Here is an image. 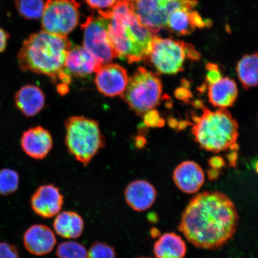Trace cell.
<instances>
[{"label":"cell","mask_w":258,"mask_h":258,"mask_svg":"<svg viewBox=\"0 0 258 258\" xmlns=\"http://www.w3.org/2000/svg\"><path fill=\"white\" fill-rule=\"evenodd\" d=\"M234 203L224 193H199L183 212L179 230L194 246L215 250L234 236L238 225Z\"/></svg>","instance_id":"1"},{"label":"cell","mask_w":258,"mask_h":258,"mask_svg":"<svg viewBox=\"0 0 258 258\" xmlns=\"http://www.w3.org/2000/svg\"><path fill=\"white\" fill-rule=\"evenodd\" d=\"M99 14L108 19L109 38L117 57L128 63L147 59L157 35L141 24L133 3L118 1Z\"/></svg>","instance_id":"2"},{"label":"cell","mask_w":258,"mask_h":258,"mask_svg":"<svg viewBox=\"0 0 258 258\" xmlns=\"http://www.w3.org/2000/svg\"><path fill=\"white\" fill-rule=\"evenodd\" d=\"M73 45L67 37L41 31L26 39L19 51V67L25 72L45 75L56 82L64 70V64Z\"/></svg>","instance_id":"3"},{"label":"cell","mask_w":258,"mask_h":258,"mask_svg":"<svg viewBox=\"0 0 258 258\" xmlns=\"http://www.w3.org/2000/svg\"><path fill=\"white\" fill-rule=\"evenodd\" d=\"M202 109L201 117L193 118L191 132L196 143L202 149L215 153L230 149L238 137L236 120L226 109L212 111L205 106Z\"/></svg>","instance_id":"4"},{"label":"cell","mask_w":258,"mask_h":258,"mask_svg":"<svg viewBox=\"0 0 258 258\" xmlns=\"http://www.w3.org/2000/svg\"><path fill=\"white\" fill-rule=\"evenodd\" d=\"M66 128L68 150L79 162L88 165L105 144L98 122L74 116L66 121Z\"/></svg>","instance_id":"5"},{"label":"cell","mask_w":258,"mask_h":258,"mask_svg":"<svg viewBox=\"0 0 258 258\" xmlns=\"http://www.w3.org/2000/svg\"><path fill=\"white\" fill-rule=\"evenodd\" d=\"M162 92V83L158 74L140 67L128 79L121 96L132 110L142 116L159 105Z\"/></svg>","instance_id":"6"},{"label":"cell","mask_w":258,"mask_h":258,"mask_svg":"<svg viewBox=\"0 0 258 258\" xmlns=\"http://www.w3.org/2000/svg\"><path fill=\"white\" fill-rule=\"evenodd\" d=\"M197 5L196 0H138L134 4L141 24L156 34L166 27L170 15L176 9H194Z\"/></svg>","instance_id":"7"},{"label":"cell","mask_w":258,"mask_h":258,"mask_svg":"<svg viewBox=\"0 0 258 258\" xmlns=\"http://www.w3.org/2000/svg\"><path fill=\"white\" fill-rule=\"evenodd\" d=\"M79 7L75 0H47L41 21L44 31L67 37L79 23Z\"/></svg>","instance_id":"8"},{"label":"cell","mask_w":258,"mask_h":258,"mask_svg":"<svg viewBox=\"0 0 258 258\" xmlns=\"http://www.w3.org/2000/svg\"><path fill=\"white\" fill-rule=\"evenodd\" d=\"M109 22L101 15L90 16L82 25L83 47L102 64L109 63L117 57L108 31Z\"/></svg>","instance_id":"9"},{"label":"cell","mask_w":258,"mask_h":258,"mask_svg":"<svg viewBox=\"0 0 258 258\" xmlns=\"http://www.w3.org/2000/svg\"><path fill=\"white\" fill-rule=\"evenodd\" d=\"M189 44L182 41L156 36L147 59L158 72L176 74L183 70Z\"/></svg>","instance_id":"10"},{"label":"cell","mask_w":258,"mask_h":258,"mask_svg":"<svg viewBox=\"0 0 258 258\" xmlns=\"http://www.w3.org/2000/svg\"><path fill=\"white\" fill-rule=\"evenodd\" d=\"M126 70L120 64L108 63L102 66L96 72L95 80L97 89L102 95L108 97L121 95L128 84Z\"/></svg>","instance_id":"11"},{"label":"cell","mask_w":258,"mask_h":258,"mask_svg":"<svg viewBox=\"0 0 258 258\" xmlns=\"http://www.w3.org/2000/svg\"><path fill=\"white\" fill-rule=\"evenodd\" d=\"M64 197L59 188L53 184L38 187L31 199V206L37 215L51 218L59 214L62 210Z\"/></svg>","instance_id":"12"},{"label":"cell","mask_w":258,"mask_h":258,"mask_svg":"<svg viewBox=\"0 0 258 258\" xmlns=\"http://www.w3.org/2000/svg\"><path fill=\"white\" fill-rule=\"evenodd\" d=\"M24 246L29 252L35 256L50 253L56 244L54 232L47 226L35 224L29 228L24 235Z\"/></svg>","instance_id":"13"},{"label":"cell","mask_w":258,"mask_h":258,"mask_svg":"<svg viewBox=\"0 0 258 258\" xmlns=\"http://www.w3.org/2000/svg\"><path fill=\"white\" fill-rule=\"evenodd\" d=\"M21 147L26 154L33 159H43L53 147L49 132L41 126L29 128L21 137Z\"/></svg>","instance_id":"14"},{"label":"cell","mask_w":258,"mask_h":258,"mask_svg":"<svg viewBox=\"0 0 258 258\" xmlns=\"http://www.w3.org/2000/svg\"><path fill=\"white\" fill-rule=\"evenodd\" d=\"M102 64L83 47L73 46L66 61L64 69L71 76L85 77L95 73Z\"/></svg>","instance_id":"15"},{"label":"cell","mask_w":258,"mask_h":258,"mask_svg":"<svg viewBox=\"0 0 258 258\" xmlns=\"http://www.w3.org/2000/svg\"><path fill=\"white\" fill-rule=\"evenodd\" d=\"M124 198L129 207L137 212H144L152 207L156 202V189L146 180H135L125 188Z\"/></svg>","instance_id":"16"},{"label":"cell","mask_w":258,"mask_h":258,"mask_svg":"<svg viewBox=\"0 0 258 258\" xmlns=\"http://www.w3.org/2000/svg\"><path fill=\"white\" fill-rule=\"evenodd\" d=\"M177 188L187 194L198 192L205 182V174L198 163L186 161L179 164L173 174Z\"/></svg>","instance_id":"17"},{"label":"cell","mask_w":258,"mask_h":258,"mask_svg":"<svg viewBox=\"0 0 258 258\" xmlns=\"http://www.w3.org/2000/svg\"><path fill=\"white\" fill-rule=\"evenodd\" d=\"M15 104L22 114L33 117L39 113L45 105V96L42 90L34 85H26L15 95Z\"/></svg>","instance_id":"18"},{"label":"cell","mask_w":258,"mask_h":258,"mask_svg":"<svg viewBox=\"0 0 258 258\" xmlns=\"http://www.w3.org/2000/svg\"><path fill=\"white\" fill-rule=\"evenodd\" d=\"M238 96L236 83L233 79L225 77L209 87L210 103L215 106L225 109L233 106Z\"/></svg>","instance_id":"19"},{"label":"cell","mask_w":258,"mask_h":258,"mask_svg":"<svg viewBox=\"0 0 258 258\" xmlns=\"http://www.w3.org/2000/svg\"><path fill=\"white\" fill-rule=\"evenodd\" d=\"M53 228L56 233L61 237L72 239L79 238L82 235L85 222L78 213L64 211L56 215L53 221Z\"/></svg>","instance_id":"20"},{"label":"cell","mask_w":258,"mask_h":258,"mask_svg":"<svg viewBox=\"0 0 258 258\" xmlns=\"http://www.w3.org/2000/svg\"><path fill=\"white\" fill-rule=\"evenodd\" d=\"M153 253L156 258H183L186 253V244L179 235L165 233L155 242Z\"/></svg>","instance_id":"21"},{"label":"cell","mask_w":258,"mask_h":258,"mask_svg":"<svg viewBox=\"0 0 258 258\" xmlns=\"http://www.w3.org/2000/svg\"><path fill=\"white\" fill-rule=\"evenodd\" d=\"M193 12L191 8L176 9L170 15L166 27L171 32L178 36L191 34L196 29Z\"/></svg>","instance_id":"22"},{"label":"cell","mask_w":258,"mask_h":258,"mask_svg":"<svg viewBox=\"0 0 258 258\" xmlns=\"http://www.w3.org/2000/svg\"><path fill=\"white\" fill-rule=\"evenodd\" d=\"M237 73L245 89L258 86V53L246 54L238 61Z\"/></svg>","instance_id":"23"},{"label":"cell","mask_w":258,"mask_h":258,"mask_svg":"<svg viewBox=\"0 0 258 258\" xmlns=\"http://www.w3.org/2000/svg\"><path fill=\"white\" fill-rule=\"evenodd\" d=\"M19 15L27 20H35L43 16L45 8L43 0H16Z\"/></svg>","instance_id":"24"},{"label":"cell","mask_w":258,"mask_h":258,"mask_svg":"<svg viewBox=\"0 0 258 258\" xmlns=\"http://www.w3.org/2000/svg\"><path fill=\"white\" fill-rule=\"evenodd\" d=\"M56 255L58 258H87L88 251L79 242L64 241L58 245Z\"/></svg>","instance_id":"25"},{"label":"cell","mask_w":258,"mask_h":258,"mask_svg":"<svg viewBox=\"0 0 258 258\" xmlns=\"http://www.w3.org/2000/svg\"><path fill=\"white\" fill-rule=\"evenodd\" d=\"M19 184V176L17 172L10 169L0 170V196L12 195L17 191Z\"/></svg>","instance_id":"26"},{"label":"cell","mask_w":258,"mask_h":258,"mask_svg":"<svg viewBox=\"0 0 258 258\" xmlns=\"http://www.w3.org/2000/svg\"><path fill=\"white\" fill-rule=\"evenodd\" d=\"M114 247L111 245L101 241H96L92 244L89 251L87 258H116Z\"/></svg>","instance_id":"27"},{"label":"cell","mask_w":258,"mask_h":258,"mask_svg":"<svg viewBox=\"0 0 258 258\" xmlns=\"http://www.w3.org/2000/svg\"><path fill=\"white\" fill-rule=\"evenodd\" d=\"M144 122L150 127H162L165 124V121L160 117L159 112L156 109H151L143 115Z\"/></svg>","instance_id":"28"},{"label":"cell","mask_w":258,"mask_h":258,"mask_svg":"<svg viewBox=\"0 0 258 258\" xmlns=\"http://www.w3.org/2000/svg\"><path fill=\"white\" fill-rule=\"evenodd\" d=\"M206 69L208 70L206 80L207 83L210 84V85L217 83L222 79V74L219 71L218 64L208 63L206 64Z\"/></svg>","instance_id":"29"},{"label":"cell","mask_w":258,"mask_h":258,"mask_svg":"<svg viewBox=\"0 0 258 258\" xmlns=\"http://www.w3.org/2000/svg\"><path fill=\"white\" fill-rule=\"evenodd\" d=\"M0 258H19L18 251L14 245L2 242L0 243Z\"/></svg>","instance_id":"30"},{"label":"cell","mask_w":258,"mask_h":258,"mask_svg":"<svg viewBox=\"0 0 258 258\" xmlns=\"http://www.w3.org/2000/svg\"><path fill=\"white\" fill-rule=\"evenodd\" d=\"M86 2L92 8L102 11L112 8L117 2V0H86Z\"/></svg>","instance_id":"31"},{"label":"cell","mask_w":258,"mask_h":258,"mask_svg":"<svg viewBox=\"0 0 258 258\" xmlns=\"http://www.w3.org/2000/svg\"><path fill=\"white\" fill-rule=\"evenodd\" d=\"M175 98L180 101L188 102L189 99L192 98V95L189 89L180 87L177 88L175 91Z\"/></svg>","instance_id":"32"},{"label":"cell","mask_w":258,"mask_h":258,"mask_svg":"<svg viewBox=\"0 0 258 258\" xmlns=\"http://www.w3.org/2000/svg\"><path fill=\"white\" fill-rule=\"evenodd\" d=\"M209 166L212 168L220 169L225 166V161L223 158L219 156H215L211 158L208 161Z\"/></svg>","instance_id":"33"},{"label":"cell","mask_w":258,"mask_h":258,"mask_svg":"<svg viewBox=\"0 0 258 258\" xmlns=\"http://www.w3.org/2000/svg\"><path fill=\"white\" fill-rule=\"evenodd\" d=\"M9 38V35L8 32L0 28V53L6 49Z\"/></svg>","instance_id":"34"},{"label":"cell","mask_w":258,"mask_h":258,"mask_svg":"<svg viewBox=\"0 0 258 258\" xmlns=\"http://www.w3.org/2000/svg\"><path fill=\"white\" fill-rule=\"evenodd\" d=\"M227 158L231 167H236L237 160L238 159L237 151H233V152L229 153L227 156Z\"/></svg>","instance_id":"35"},{"label":"cell","mask_w":258,"mask_h":258,"mask_svg":"<svg viewBox=\"0 0 258 258\" xmlns=\"http://www.w3.org/2000/svg\"><path fill=\"white\" fill-rule=\"evenodd\" d=\"M208 176L209 179L211 180L217 179L219 176H220V170L217 169H210L208 170Z\"/></svg>","instance_id":"36"},{"label":"cell","mask_w":258,"mask_h":258,"mask_svg":"<svg viewBox=\"0 0 258 258\" xmlns=\"http://www.w3.org/2000/svg\"><path fill=\"white\" fill-rule=\"evenodd\" d=\"M57 91L61 95L66 94L68 91H69V88H68V85L66 84L60 83V85L57 86Z\"/></svg>","instance_id":"37"},{"label":"cell","mask_w":258,"mask_h":258,"mask_svg":"<svg viewBox=\"0 0 258 258\" xmlns=\"http://www.w3.org/2000/svg\"><path fill=\"white\" fill-rule=\"evenodd\" d=\"M189 125H191V122L188 121H181L178 122L177 128L180 131L183 130V129L186 128Z\"/></svg>","instance_id":"38"},{"label":"cell","mask_w":258,"mask_h":258,"mask_svg":"<svg viewBox=\"0 0 258 258\" xmlns=\"http://www.w3.org/2000/svg\"><path fill=\"white\" fill-rule=\"evenodd\" d=\"M169 126L172 128H177V125H178V121H177L176 119L174 118H169L167 120Z\"/></svg>","instance_id":"39"},{"label":"cell","mask_w":258,"mask_h":258,"mask_svg":"<svg viewBox=\"0 0 258 258\" xmlns=\"http://www.w3.org/2000/svg\"><path fill=\"white\" fill-rule=\"evenodd\" d=\"M192 105L195 106L196 108H203L205 107L204 104L201 100H197L192 102Z\"/></svg>","instance_id":"40"},{"label":"cell","mask_w":258,"mask_h":258,"mask_svg":"<svg viewBox=\"0 0 258 258\" xmlns=\"http://www.w3.org/2000/svg\"><path fill=\"white\" fill-rule=\"evenodd\" d=\"M146 144V141H145V139L144 137H139L137 139V144L138 145L139 147H143L144 145Z\"/></svg>","instance_id":"41"},{"label":"cell","mask_w":258,"mask_h":258,"mask_svg":"<svg viewBox=\"0 0 258 258\" xmlns=\"http://www.w3.org/2000/svg\"><path fill=\"white\" fill-rule=\"evenodd\" d=\"M150 234L151 235V237L153 238H156L158 236H159L160 232L159 230H157L156 228H153L151 229V230L150 231Z\"/></svg>","instance_id":"42"},{"label":"cell","mask_w":258,"mask_h":258,"mask_svg":"<svg viewBox=\"0 0 258 258\" xmlns=\"http://www.w3.org/2000/svg\"><path fill=\"white\" fill-rule=\"evenodd\" d=\"M148 219L150 222L154 223L155 222L157 221V215L154 214H149V215L148 216Z\"/></svg>","instance_id":"43"},{"label":"cell","mask_w":258,"mask_h":258,"mask_svg":"<svg viewBox=\"0 0 258 258\" xmlns=\"http://www.w3.org/2000/svg\"><path fill=\"white\" fill-rule=\"evenodd\" d=\"M254 169H255L256 172L258 173V161H257L255 166H254Z\"/></svg>","instance_id":"44"},{"label":"cell","mask_w":258,"mask_h":258,"mask_svg":"<svg viewBox=\"0 0 258 258\" xmlns=\"http://www.w3.org/2000/svg\"><path fill=\"white\" fill-rule=\"evenodd\" d=\"M125 1H127V2H137L138 1V0H125Z\"/></svg>","instance_id":"45"},{"label":"cell","mask_w":258,"mask_h":258,"mask_svg":"<svg viewBox=\"0 0 258 258\" xmlns=\"http://www.w3.org/2000/svg\"><path fill=\"white\" fill-rule=\"evenodd\" d=\"M138 258H151V257H139Z\"/></svg>","instance_id":"46"}]
</instances>
